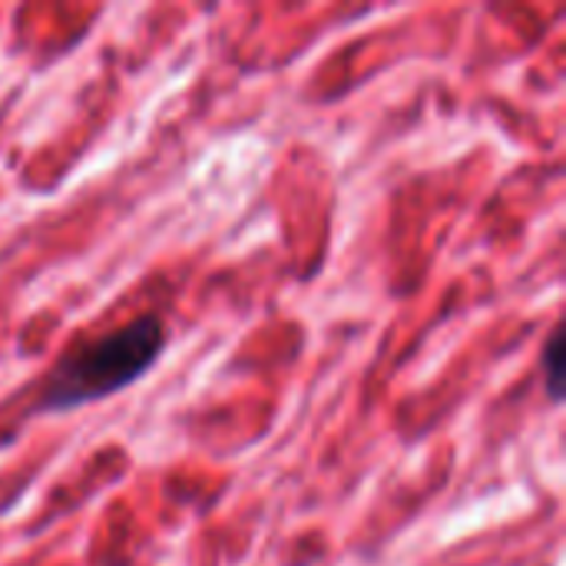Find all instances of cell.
I'll return each instance as SVG.
<instances>
[{
    "mask_svg": "<svg viewBox=\"0 0 566 566\" xmlns=\"http://www.w3.org/2000/svg\"><path fill=\"white\" fill-rule=\"evenodd\" d=\"M560 358H564V332L557 328L551 335L547 348H544V385H547L551 401L564 398V365H560Z\"/></svg>",
    "mask_w": 566,
    "mask_h": 566,
    "instance_id": "2",
    "label": "cell"
},
{
    "mask_svg": "<svg viewBox=\"0 0 566 566\" xmlns=\"http://www.w3.org/2000/svg\"><path fill=\"white\" fill-rule=\"evenodd\" d=\"M166 325L156 315L133 318L129 325L73 348L46 375L33 411L56 415L73 411L90 401H103L129 385H136L163 355Z\"/></svg>",
    "mask_w": 566,
    "mask_h": 566,
    "instance_id": "1",
    "label": "cell"
}]
</instances>
